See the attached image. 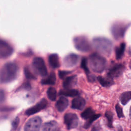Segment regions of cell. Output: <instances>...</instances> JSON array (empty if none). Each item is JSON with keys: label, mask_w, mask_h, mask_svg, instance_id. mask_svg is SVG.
<instances>
[{"label": "cell", "mask_w": 131, "mask_h": 131, "mask_svg": "<svg viewBox=\"0 0 131 131\" xmlns=\"http://www.w3.org/2000/svg\"><path fill=\"white\" fill-rule=\"evenodd\" d=\"M18 67L12 62L5 64L0 71V81L3 83H7L14 80L17 77Z\"/></svg>", "instance_id": "cell-1"}, {"label": "cell", "mask_w": 131, "mask_h": 131, "mask_svg": "<svg viewBox=\"0 0 131 131\" xmlns=\"http://www.w3.org/2000/svg\"><path fill=\"white\" fill-rule=\"evenodd\" d=\"M92 44L99 53L106 56L111 55L113 43L110 39L104 37H96L93 39Z\"/></svg>", "instance_id": "cell-2"}, {"label": "cell", "mask_w": 131, "mask_h": 131, "mask_svg": "<svg viewBox=\"0 0 131 131\" xmlns=\"http://www.w3.org/2000/svg\"><path fill=\"white\" fill-rule=\"evenodd\" d=\"M106 59L97 53H94L89 56V64L93 71L96 73L102 72L106 67Z\"/></svg>", "instance_id": "cell-3"}, {"label": "cell", "mask_w": 131, "mask_h": 131, "mask_svg": "<svg viewBox=\"0 0 131 131\" xmlns=\"http://www.w3.org/2000/svg\"><path fill=\"white\" fill-rule=\"evenodd\" d=\"M75 48L80 52H88L91 50V46L88 38L85 36L79 35L73 38Z\"/></svg>", "instance_id": "cell-4"}, {"label": "cell", "mask_w": 131, "mask_h": 131, "mask_svg": "<svg viewBox=\"0 0 131 131\" xmlns=\"http://www.w3.org/2000/svg\"><path fill=\"white\" fill-rule=\"evenodd\" d=\"M32 67L35 72L38 75L44 77L47 74V69L42 58L36 57L32 61Z\"/></svg>", "instance_id": "cell-5"}, {"label": "cell", "mask_w": 131, "mask_h": 131, "mask_svg": "<svg viewBox=\"0 0 131 131\" xmlns=\"http://www.w3.org/2000/svg\"><path fill=\"white\" fill-rule=\"evenodd\" d=\"M129 26L121 23H115L111 27V32L114 38L117 40L123 38Z\"/></svg>", "instance_id": "cell-6"}, {"label": "cell", "mask_w": 131, "mask_h": 131, "mask_svg": "<svg viewBox=\"0 0 131 131\" xmlns=\"http://www.w3.org/2000/svg\"><path fill=\"white\" fill-rule=\"evenodd\" d=\"M41 119L39 116H35L30 118L26 123L24 130L26 131H37L40 129L41 124Z\"/></svg>", "instance_id": "cell-7"}, {"label": "cell", "mask_w": 131, "mask_h": 131, "mask_svg": "<svg viewBox=\"0 0 131 131\" xmlns=\"http://www.w3.org/2000/svg\"><path fill=\"white\" fill-rule=\"evenodd\" d=\"M64 122L68 129L76 128L78 124V118L76 114L72 113H66L64 116Z\"/></svg>", "instance_id": "cell-8"}, {"label": "cell", "mask_w": 131, "mask_h": 131, "mask_svg": "<svg viewBox=\"0 0 131 131\" xmlns=\"http://www.w3.org/2000/svg\"><path fill=\"white\" fill-rule=\"evenodd\" d=\"M47 105H48L47 100L45 98H42L37 104L28 108L25 112V114L28 116H30V115L35 114L40 112L42 110L45 108L47 107Z\"/></svg>", "instance_id": "cell-9"}, {"label": "cell", "mask_w": 131, "mask_h": 131, "mask_svg": "<svg viewBox=\"0 0 131 131\" xmlns=\"http://www.w3.org/2000/svg\"><path fill=\"white\" fill-rule=\"evenodd\" d=\"M13 52V49L7 42L0 39V57L7 58Z\"/></svg>", "instance_id": "cell-10"}, {"label": "cell", "mask_w": 131, "mask_h": 131, "mask_svg": "<svg viewBox=\"0 0 131 131\" xmlns=\"http://www.w3.org/2000/svg\"><path fill=\"white\" fill-rule=\"evenodd\" d=\"M124 69V66L120 63H116L112 66L108 70L107 76L113 79L121 75Z\"/></svg>", "instance_id": "cell-11"}, {"label": "cell", "mask_w": 131, "mask_h": 131, "mask_svg": "<svg viewBox=\"0 0 131 131\" xmlns=\"http://www.w3.org/2000/svg\"><path fill=\"white\" fill-rule=\"evenodd\" d=\"M79 56L74 53H70L66 55L63 60V63L67 68H72L78 62Z\"/></svg>", "instance_id": "cell-12"}, {"label": "cell", "mask_w": 131, "mask_h": 131, "mask_svg": "<svg viewBox=\"0 0 131 131\" xmlns=\"http://www.w3.org/2000/svg\"><path fill=\"white\" fill-rule=\"evenodd\" d=\"M86 104L85 101L81 97H77L74 98L72 101L71 108L79 110H82Z\"/></svg>", "instance_id": "cell-13"}, {"label": "cell", "mask_w": 131, "mask_h": 131, "mask_svg": "<svg viewBox=\"0 0 131 131\" xmlns=\"http://www.w3.org/2000/svg\"><path fill=\"white\" fill-rule=\"evenodd\" d=\"M69 105V100L64 96L60 97L55 104V107L60 112H63Z\"/></svg>", "instance_id": "cell-14"}, {"label": "cell", "mask_w": 131, "mask_h": 131, "mask_svg": "<svg viewBox=\"0 0 131 131\" xmlns=\"http://www.w3.org/2000/svg\"><path fill=\"white\" fill-rule=\"evenodd\" d=\"M77 81V77L76 75L67 77L63 81V87L64 89H71L76 84Z\"/></svg>", "instance_id": "cell-15"}, {"label": "cell", "mask_w": 131, "mask_h": 131, "mask_svg": "<svg viewBox=\"0 0 131 131\" xmlns=\"http://www.w3.org/2000/svg\"><path fill=\"white\" fill-rule=\"evenodd\" d=\"M48 61L50 65L54 69H56L60 67L59 56L57 54L53 53L50 54L48 57Z\"/></svg>", "instance_id": "cell-16"}, {"label": "cell", "mask_w": 131, "mask_h": 131, "mask_svg": "<svg viewBox=\"0 0 131 131\" xmlns=\"http://www.w3.org/2000/svg\"><path fill=\"white\" fill-rule=\"evenodd\" d=\"M59 129V126L57 122L52 120L45 123L42 128V130H57Z\"/></svg>", "instance_id": "cell-17"}, {"label": "cell", "mask_w": 131, "mask_h": 131, "mask_svg": "<svg viewBox=\"0 0 131 131\" xmlns=\"http://www.w3.org/2000/svg\"><path fill=\"white\" fill-rule=\"evenodd\" d=\"M56 75L54 72H52L49 75L45 78L42 79L41 80V83L42 84L48 85H54L56 82Z\"/></svg>", "instance_id": "cell-18"}, {"label": "cell", "mask_w": 131, "mask_h": 131, "mask_svg": "<svg viewBox=\"0 0 131 131\" xmlns=\"http://www.w3.org/2000/svg\"><path fill=\"white\" fill-rule=\"evenodd\" d=\"M97 79L100 84L103 87H109L112 85L113 83V80L107 76V78H105L101 76L97 77Z\"/></svg>", "instance_id": "cell-19"}, {"label": "cell", "mask_w": 131, "mask_h": 131, "mask_svg": "<svg viewBox=\"0 0 131 131\" xmlns=\"http://www.w3.org/2000/svg\"><path fill=\"white\" fill-rule=\"evenodd\" d=\"M60 95H63L67 97H75L78 95V91L75 89H65L64 90H61L59 92Z\"/></svg>", "instance_id": "cell-20"}, {"label": "cell", "mask_w": 131, "mask_h": 131, "mask_svg": "<svg viewBox=\"0 0 131 131\" xmlns=\"http://www.w3.org/2000/svg\"><path fill=\"white\" fill-rule=\"evenodd\" d=\"M125 49V43L122 42L119 46L117 47L115 49L116 57L117 59H120L122 58L124 54V52Z\"/></svg>", "instance_id": "cell-21"}, {"label": "cell", "mask_w": 131, "mask_h": 131, "mask_svg": "<svg viewBox=\"0 0 131 131\" xmlns=\"http://www.w3.org/2000/svg\"><path fill=\"white\" fill-rule=\"evenodd\" d=\"M130 91L125 92L121 94L120 100L123 105L126 104L130 100Z\"/></svg>", "instance_id": "cell-22"}, {"label": "cell", "mask_w": 131, "mask_h": 131, "mask_svg": "<svg viewBox=\"0 0 131 131\" xmlns=\"http://www.w3.org/2000/svg\"><path fill=\"white\" fill-rule=\"evenodd\" d=\"M100 116V114H93L92 116H91L90 118L88 119L87 121L83 125V127L85 129H88L91 125L92 123L94 121L96 120Z\"/></svg>", "instance_id": "cell-23"}, {"label": "cell", "mask_w": 131, "mask_h": 131, "mask_svg": "<svg viewBox=\"0 0 131 131\" xmlns=\"http://www.w3.org/2000/svg\"><path fill=\"white\" fill-rule=\"evenodd\" d=\"M47 96L48 98L51 101H55L57 97V92L55 88L53 87H50L48 89L47 92Z\"/></svg>", "instance_id": "cell-24"}, {"label": "cell", "mask_w": 131, "mask_h": 131, "mask_svg": "<svg viewBox=\"0 0 131 131\" xmlns=\"http://www.w3.org/2000/svg\"><path fill=\"white\" fill-rule=\"evenodd\" d=\"M94 114L95 112L91 107H88L81 113V117L84 119H88Z\"/></svg>", "instance_id": "cell-25"}, {"label": "cell", "mask_w": 131, "mask_h": 131, "mask_svg": "<svg viewBox=\"0 0 131 131\" xmlns=\"http://www.w3.org/2000/svg\"><path fill=\"white\" fill-rule=\"evenodd\" d=\"M88 61H87V59L85 57H83L81 61V68H82L84 71H85V72L86 73V74L87 75L89 74L90 72V70L88 67Z\"/></svg>", "instance_id": "cell-26"}, {"label": "cell", "mask_w": 131, "mask_h": 131, "mask_svg": "<svg viewBox=\"0 0 131 131\" xmlns=\"http://www.w3.org/2000/svg\"><path fill=\"white\" fill-rule=\"evenodd\" d=\"M24 73L25 75V76L27 78L29 79H36V78L35 76H34L29 70V69L28 68H25L24 69Z\"/></svg>", "instance_id": "cell-27"}, {"label": "cell", "mask_w": 131, "mask_h": 131, "mask_svg": "<svg viewBox=\"0 0 131 131\" xmlns=\"http://www.w3.org/2000/svg\"><path fill=\"white\" fill-rule=\"evenodd\" d=\"M105 117H106L108 121V125L112 127V121L113 114L110 111H106L105 113Z\"/></svg>", "instance_id": "cell-28"}, {"label": "cell", "mask_w": 131, "mask_h": 131, "mask_svg": "<svg viewBox=\"0 0 131 131\" xmlns=\"http://www.w3.org/2000/svg\"><path fill=\"white\" fill-rule=\"evenodd\" d=\"M115 108H116V111L118 117L119 118L123 117L124 115H123V111H122V109L121 107L120 106V105L119 104H117L116 105Z\"/></svg>", "instance_id": "cell-29"}, {"label": "cell", "mask_w": 131, "mask_h": 131, "mask_svg": "<svg viewBox=\"0 0 131 131\" xmlns=\"http://www.w3.org/2000/svg\"><path fill=\"white\" fill-rule=\"evenodd\" d=\"M71 71H59L58 72V75L60 79H64L65 77L69 74L71 73Z\"/></svg>", "instance_id": "cell-30"}, {"label": "cell", "mask_w": 131, "mask_h": 131, "mask_svg": "<svg viewBox=\"0 0 131 131\" xmlns=\"http://www.w3.org/2000/svg\"><path fill=\"white\" fill-rule=\"evenodd\" d=\"M6 99V94L3 90H0V103H3Z\"/></svg>", "instance_id": "cell-31"}, {"label": "cell", "mask_w": 131, "mask_h": 131, "mask_svg": "<svg viewBox=\"0 0 131 131\" xmlns=\"http://www.w3.org/2000/svg\"><path fill=\"white\" fill-rule=\"evenodd\" d=\"M19 122V119L18 117H16L14 119L13 121L12 122V126L13 128H17L18 124Z\"/></svg>", "instance_id": "cell-32"}, {"label": "cell", "mask_w": 131, "mask_h": 131, "mask_svg": "<svg viewBox=\"0 0 131 131\" xmlns=\"http://www.w3.org/2000/svg\"><path fill=\"white\" fill-rule=\"evenodd\" d=\"M88 79L89 81H95V76L91 75H90L89 76L88 75Z\"/></svg>", "instance_id": "cell-33"}]
</instances>
